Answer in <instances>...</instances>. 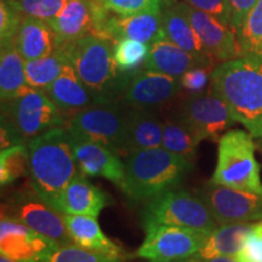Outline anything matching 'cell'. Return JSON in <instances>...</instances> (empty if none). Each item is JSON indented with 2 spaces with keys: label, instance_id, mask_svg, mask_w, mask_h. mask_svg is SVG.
<instances>
[{
  "label": "cell",
  "instance_id": "obj_1",
  "mask_svg": "<svg viewBox=\"0 0 262 262\" xmlns=\"http://www.w3.org/2000/svg\"><path fill=\"white\" fill-rule=\"evenodd\" d=\"M27 147L32 191L60 211L64 189L79 172L70 134L66 127H57L35 137Z\"/></svg>",
  "mask_w": 262,
  "mask_h": 262
},
{
  "label": "cell",
  "instance_id": "obj_2",
  "mask_svg": "<svg viewBox=\"0 0 262 262\" xmlns=\"http://www.w3.org/2000/svg\"><path fill=\"white\" fill-rule=\"evenodd\" d=\"M113 48L114 42L93 34L56 47V51L73 67L98 103L116 102L123 96L130 79L131 73L120 71L114 61Z\"/></svg>",
  "mask_w": 262,
  "mask_h": 262
},
{
  "label": "cell",
  "instance_id": "obj_3",
  "mask_svg": "<svg viewBox=\"0 0 262 262\" xmlns=\"http://www.w3.org/2000/svg\"><path fill=\"white\" fill-rule=\"evenodd\" d=\"M211 89L235 122L262 139V60L239 57L224 62L211 72Z\"/></svg>",
  "mask_w": 262,
  "mask_h": 262
},
{
  "label": "cell",
  "instance_id": "obj_4",
  "mask_svg": "<svg viewBox=\"0 0 262 262\" xmlns=\"http://www.w3.org/2000/svg\"><path fill=\"white\" fill-rule=\"evenodd\" d=\"M193 169V163L163 147L137 150L125 156L120 189L131 201H148L166 189L178 187Z\"/></svg>",
  "mask_w": 262,
  "mask_h": 262
},
{
  "label": "cell",
  "instance_id": "obj_5",
  "mask_svg": "<svg viewBox=\"0 0 262 262\" xmlns=\"http://www.w3.org/2000/svg\"><path fill=\"white\" fill-rule=\"evenodd\" d=\"M66 119L42 90L28 89L21 96L2 102V149L27 145L48 131L66 127Z\"/></svg>",
  "mask_w": 262,
  "mask_h": 262
},
{
  "label": "cell",
  "instance_id": "obj_6",
  "mask_svg": "<svg viewBox=\"0 0 262 262\" xmlns=\"http://www.w3.org/2000/svg\"><path fill=\"white\" fill-rule=\"evenodd\" d=\"M253 137L244 130H228L220 137L212 182L262 195L261 168L255 158Z\"/></svg>",
  "mask_w": 262,
  "mask_h": 262
},
{
  "label": "cell",
  "instance_id": "obj_7",
  "mask_svg": "<svg viewBox=\"0 0 262 262\" xmlns=\"http://www.w3.org/2000/svg\"><path fill=\"white\" fill-rule=\"evenodd\" d=\"M143 229L150 226H179L210 234L217 222L210 209L198 194L173 187L147 201L140 214Z\"/></svg>",
  "mask_w": 262,
  "mask_h": 262
},
{
  "label": "cell",
  "instance_id": "obj_8",
  "mask_svg": "<svg viewBox=\"0 0 262 262\" xmlns=\"http://www.w3.org/2000/svg\"><path fill=\"white\" fill-rule=\"evenodd\" d=\"M127 111L113 103L85 108L67 120L66 130L72 140L100 143L124 156Z\"/></svg>",
  "mask_w": 262,
  "mask_h": 262
},
{
  "label": "cell",
  "instance_id": "obj_9",
  "mask_svg": "<svg viewBox=\"0 0 262 262\" xmlns=\"http://www.w3.org/2000/svg\"><path fill=\"white\" fill-rule=\"evenodd\" d=\"M136 255L149 261L182 260L194 256L204 245L208 233L179 226H150Z\"/></svg>",
  "mask_w": 262,
  "mask_h": 262
},
{
  "label": "cell",
  "instance_id": "obj_10",
  "mask_svg": "<svg viewBox=\"0 0 262 262\" xmlns=\"http://www.w3.org/2000/svg\"><path fill=\"white\" fill-rule=\"evenodd\" d=\"M196 194L210 209L219 225L242 224L262 220V195L227 186L206 182Z\"/></svg>",
  "mask_w": 262,
  "mask_h": 262
},
{
  "label": "cell",
  "instance_id": "obj_11",
  "mask_svg": "<svg viewBox=\"0 0 262 262\" xmlns=\"http://www.w3.org/2000/svg\"><path fill=\"white\" fill-rule=\"evenodd\" d=\"M191 129L199 141L220 140V137L235 123L225 101L209 91L194 94L183 101L178 116Z\"/></svg>",
  "mask_w": 262,
  "mask_h": 262
},
{
  "label": "cell",
  "instance_id": "obj_12",
  "mask_svg": "<svg viewBox=\"0 0 262 262\" xmlns=\"http://www.w3.org/2000/svg\"><path fill=\"white\" fill-rule=\"evenodd\" d=\"M3 216L14 219L35 232L51 238L60 247L73 244L66 226L64 215L35 194L18 193L4 208Z\"/></svg>",
  "mask_w": 262,
  "mask_h": 262
},
{
  "label": "cell",
  "instance_id": "obj_13",
  "mask_svg": "<svg viewBox=\"0 0 262 262\" xmlns=\"http://www.w3.org/2000/svg\"><path fill=\"white\" fill-rule=\"evenodd\" d=\"M60 244L14 219L2 216L0 251L17 262H50Z\"/></svg>",
  "mask_w": 262,
  "mask_h": 262
},
{
  "label": "cell",
  "instance_id": "obj_14",
  "mask_svg": "<svg viewBox=\"0 0 262 262\" xmlns=\"http://www.w3.org/2000/svg\"><path fill=\"white\" fill-rule=\"evenodd\" d=\"M180 89L181 84L178 78L145 68L131 73L123 100L129 108L157 112L168 106Z\"/></svg>",
  "mask_w": 262,
  "mask_h": 262
},
{
  "label": "cell",
  "instance_id": "obj_15",
  "mask_svg": "<svg viewBox=\"0 0 262 262\" xmlns=\"http://www.w3.org/2000/svg\"><path fill=\"white\" fill-rule=\"evenodd\" d=\"M176 5L187 16L203 47L212 60L224 63L241 57L237 31L233 26L222 24L214 16L193 8L185 2H180Z\"/></svg>",
  "mask_w": 262,
  "mask_h": 262
},
{
  "label": "cell",
  "instance_id": "obj_16",
  "mask_svg": "<svg viewBox=\"0 0 262 262\" xmlns=\"http://www.w3.org/2000/svg\"><path fill=\"white\" fill-rule=\"evenodd\" d=\"M71 141L78 169L81 173L93 178L101 176L110 180L118 187L122 186L124 163L117 152L100 143L72 139Z\"/></svg>",
  "mask_w": 262,
  "mask_h": 262
},
{
  "label": "cell",
  "instance_id": "obj_17",
  "mask_svg": "<svg viewBox=\"0 0 262 262\" xmlns=\"http://www.w3.org/2000/svg\"><path fill=\"white\" fill-rule=\"evenodd\" d=\"M44 93L51 98L67 120L85 108L100 104L70 64L64 66L60 77Z\"/></svg>",
  "mask_w": 262,
  "mask_h": 262
},
{
  "label": "cell",
  "instance_id": "obj_18",
  "mask_svg": "<svg viewBox=\"0 0 262 262\" xmlns=\"http://www.w3.org/2000/svg\"><path fill=\"white\" fill-rule=\"evenodd\" d=\"M108 203L110 196L107 193L93 185L79 171L64 189L60 211L63 215H84L97 219Z\"/></svg>",
  "mask_w": 262,
  "mask_h": 262
},
{
  "label": "cell",
  "instance_id": "obj_19",
  "mask_svg": "<svg viewBox=\"0 0 262 262\" xmlns=\"http://www.w3.org/2000/svg\"><path fill=\"white\" fill-rule=\"evenodd\" d=\"M163 33L160 11L129 16L112 15L106 27L107 39L114 44L122 39L152 44Z\"/></svg>",
  "mask_w": 262,
  "mask_h": 262
},
{
  "label": "cell",
  "instance_id": "obj_20",
  "mask_svg": "<svg viewBox=\"0 0 262 262\" xmlns=\"http://www.w3.org/2000/svg\"><path fill=\"white\" fill-rule=\"evenodd\" d=\"M163 133L164 120L160 119L157 112L129 108L123 157L137 150L162 147Z\"/></svg>",
  "mask_w": 262,
  "mask_h": 262
},
{
  "label": "cell",
  "instance_id": "obj_21",
  "mask_svg": "<svg viewBox=\"0 0 262 262\" xmlns=\"http://www.w3.org/2000/svg\"><path fill=\"white\" fill-rule=\"evenodd\" d=\"M48 24L56 35L57 45L91 34L94 29L93 0H68L60 14Z\"/></svg>",
  "mask_w": 262,
  "mask_h": 262
},
{
  "label": "cell",
  "instance_id": "obj_22",
  "mask_svg": "<svg viewBox=\"0 0 262 262\" xmlns=\"http://www.w3.org/2000/svg\"><path fill=\"white\" fill-rule=\"evenodd\" d=\"M195 66H202L201 62L189 52L170 41L164 33L149 44V54L145 62L146 70L180 79L183 73Z\"/></svg>",
  "mask_w": 262,
  "mask_h": 262
},
{
  "label": "cell",
  "instance_id": "obj_23",
  "mask_svg": "<svg viewBox=\"0 0 262 262\" xmlns=\"http://www.w3.org/2000/svg\"><path fill=\"white\" fill-rule=\"evenodd\" d=\"M64 221L73 244L110 256L125 257L123 249L103 233L97 219L84 215H64Z\"/></svg>",
  "mask_w": 262,
  "mask_h": 262
},
{
  "label": "cell",
  "instance_id": "obj_24",
  "mask_svg": "<svg viewBox=\"0 0 262 262\" xmlns=\"http://www.w3.org/2000/svg\"><path fill=\"white\" fill-rule=\"evenodd\" d=\"M14 42L25 61L49 56L57 47L56 35L48 22L29 16L22 21Z\"/></svg>",
  "mask_w": 262,
  "mask_h": 262
},
{
  "label": "cell",
  "instance_id": "obj_25",
  "mask_svg": "<svg viewBox=\"0 0 262 262\" xmlns=\"http://www.w3.org/2000/svg\"><path fill=\"white\" fill-rule=\"evenodd\" d=\"M162 27L165 37L183 50L193 55L202 66L210 67L214 60L203 47L191 22L178 5L166 9L162 15Z\"/></svg>",
  "mask_w": 262,
  "mask_h": 262
},
{
  "label": "cell",
  "instance_id": "obj_26",
  "mask_svg": "<svg viewBox=\"0 0 262 262\" xmlns=\"http://www.w3.org/2000/svg\"><path fill=\"white\" fill-rule=\"evenodd\" d=\"M31 88L27 84L25 60L14 41L0 44V97L2 102L21 96Z\"/></svg>",
  "mask_w": 262,
  "mask_h": 262
},
{
  "label": "cell",
  "instance_id": "obj_27",
  "mask_svg": "<svg viewBox=\"0 0 262 262\" xmlns=\"http://www.w3.org/2000/svg\"><path fill=\"white\" fill-rule=\"evenodd\" d=\"M253 224L254 222H242L219 226L208 235L204 245L194 256L202 258L238 256Z\"/></svg>",
  "mask_w": 262,
  "mask_h": 262
},
{
  "label": "cell",
  "instance_id": "obj_28",
  "mask_svg": "<svg viewBox=\"0 0 262 262\" xmlns=\"http://www.w3.org/2000/svg\"><path fill=\"white\" fill-rule=\"evenodd\" d=\"M201 141L181 119L169 118L164 120L162 147L172 155L181 157L189 163H194L196 148Z\"/></svg>",
  "mask_w": 262,
  "mask_h": 262
},
{
  "label": "cell",
  "instance_id": "obj_29",
  "mask_svg": "<svg viewBox=\"0 0 262 262\" xmlns=\"http://www.w3.org/2000/svg\"><path fill=\"white\" fill-rule=\"evenodd\" d=\"M241 57L262 60V0H257L237 29Z\"/></svg>",
  "mask_w": 262,
  "mask_h": 262
},
{
  "label": "cell",
  "instance_id": "obj_30",
  "mask_svg": "<svg viewBox=\"0 0 262 262\" xmlns=\"http://www.w3.org/2000/svg\"><path fill=\"white\" fill-rule=\"evenodd\" d=\"M66 64L67 63L63 57L56 50L49 56L38 60L25 61L28 86L45 91L60 77Z\"/></svg>",
  "mask_w": 262,
  "mask_h": 262
},
{
  "label": "cell",
  "instance_id": "obj_31",
  "mask_svg": "<svg viewBox=\"0 0 262 262\" xmlns=\"http://www.w3.org/2000/svg\"><path fill=\"white\" fill-rule=\"evenodd\" d=\"M28 173L27 145H14L2 149L0 153V183L2 187L10 185Z\"/></svg>",
  "mask_w": 262,
  "mask_h": 262
},
{
  "label": "cell",
  "instance_id": "obj_32",
  "mask_svg": "<svg viewBox=\"0 0 262 262\" xmlns=\"http://www.w3.org/2000/svg\"><path fill=\"white\" fill-rule=\"evenodd\" d=\"M148 54V45L134 39H122L117 41L113 48L114 61L124 73L139 71L141 64H145Z\"/></svg>",
  "mask_w": 262,
  "mask_h": 262
},
{
  "label": "cell",
  "instance_id": "obj_33",
  "mask_svg": "<svg viewBox=\"0 0 262 262\" xmlns=\"http://www.w3.org/2000/svg\"><path fill=\"white\" fill-rule=\"evenodd\" d=\"M25 17L17 0H0V44L15 40Z\"/></svg>",
  "mask_w": 262,
  "mask_h": 262
},
{
  "label": "cell",
  "instance_id": "obj_34",
  "mask_svg": "<svg viewBox=\"0 0 262 262\" xmlns=\"http://www.w3.org/2000/svg\"><path fill=\"white\" fill-rule=\"evenodd\" d=\"M50 262H124V258L110 256L70 244L58 248L51 256Z\"/></svg>",
  "mask_w": 262,
  "mask_h": 262
},
{
  "label": "cell",
  "instance_id": "obj_35",
  "mask_svg": "<svg viewBox=\"0 0 262 262\" xmlns=\"http://www.w3.org/2000/svg\"><path fill=\"white\" fill-rule=\"evenodd\" d=\"M25 16L49 22L60 14L68 0H17Z\"/></svg>",
  "mask_w": 262,
  "mask_h": 262
},
{
  "label": "cell",
  "instance_id": "obj_36",
  "mask_svg": "<svg viewBox=\"0 0 262 262\" xmlns=\"http://www.w3.org/2000/svg\"><path fill=\"white\" fill-rule=\"evenodd\" d=\"M111 11L117 15L129 16L145 12L160 11L163 0H103Z\"/></svg>",
  "mask_w": 262,
  "mask_h": 262
},
{
  "label": "cell",
  "instance_id": "obj_37",
  "mask_svg": "<svg viewBox=\"0 0 262 262\" xmlns=\"http://www.w3.org/2000/svg\"><path fill=\"white\" fill-rule=\"evenodd\" d=\"M237 257L241 262H262V220L254 222Z\"/></svg>",
  "mask_w": 262,
  "mask_h": 262
},
{
  "label": "cell",
  "instance_id": "obj_38",
  "mask_svg": "<svg viewBox=\"0 0 262 262\" xmlns=\"http://www.w3.org/2000/svg\"><path fill=\"white\" fill-rule=\"evenodd\" d=\"M193 8L214 16L227 26L232 25V10L228 0H183Z\"/></svg>",
  "mask_w": 262,
  "mask_h": 262
},
{
  "label": "cell",
  "instance_id": "obj_39",
  "mask_svg": "<svg viewBox=\"0 0 262 262\" xmlns=\"http://www.w3.org/2000/svg\"><path fill=\"white\" fill-rule=\"evenodd\" d=\"M208 68L205 66H195L183 73L180 78L181 89L188 91L191 95L201 94L211 79V74L209 73Z\"/></svg>",
  "mask_w": 262,
  "mask_h": 262
},
{
  "label": "cell",
  "instance_id": "obj_40",
  "mask_svg": "<svg viewBox=\"0 0 262 262\" xmlns=\"http://www.w3.org/2000/svg\"><path fill=\"white\" fill-rule=\"evenodd\" d=\"M228 2L232 10V25L237 31L257 0H228Z\"/></svg>",
  "mask_w": 262,
  "mask_h": 262
},
{
  "label": "cell",
  "instance_id": "obj_41",
  "mask_svg": "<svg viewBox=\"0 0 262 262\" xmlns=\"http://www.w3.org/2000/svg\"><path fill=\"white\" fill-rule=\"evenodd\" d=\"M195 262H241L237 256H217V257H209L202 258L192 256Z\"/></svg>",
  "mask_w": 262,
  "mask_h": 262
},
{
  "label": "cell",
  "instance_id": "obj_42",
  "mask_svg": "<svg viewBox=\"0 0 262 262\" xmlns=\"http://www.w3.org/2000/svg\"><path fill=\"white\" fill-rule=\"evenodd\" d=\"M149 262H195L193 260V257L188 258H182V260H171V261H149Z\"/></svg>",
  "mask_w": 262,
  "mask_h": 262
},
{
  "label": "cell",
  "instance_id": "obj_43",
  "mask_svg": "<svg viewBox=\"0 0 262 262\" xmlns=\"http://www.w3.org/2000/svg\"><path fill=\"white\" fill-rule=\"evenodd\" d=\"M0 262H17V261L12 260V258L5 256V255H2V256H0Z\"/></svg>",
  "mask_w": 262,
  "mask_h": 262
}]
</instances>
